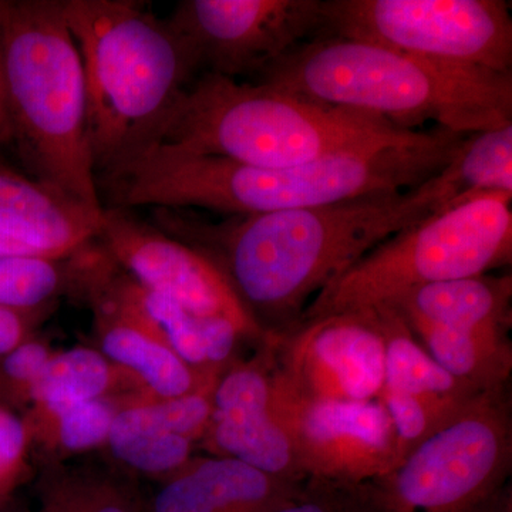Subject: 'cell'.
<instances>
[{"instance_id":"5b68a950","label":"cell","mask_w":512,"mask_h":512,"mask_svg":"<svg viewBox=\"0 0 512 512\" xmlns=\"http://www.w3.org/2000/svg\"><path fill=\"white\" fill-rule=\"evenodd\" d=\"M0 53L10 146L37 183L101 210L82 57L62 0H0Z\"/></svg>"},{"instance_id":"cb8c5ba5","label":"cell","mask_w":512,"mask_h":512,"mask_svg":"<svg viewBox=\"0 0 512 512\" xmlns=\"http://www.w3.org/2000/svg\"><path fill=\"white\" fill-rule=\"evenodd\" d=\"M480 396V394H477ZM474 397L416 396L382 390L379 402L392 420L400 461L454 419Z\"/></svg>"},{"instance_id":"83f0119b","label":"cell","mask_w":512,"mask_h":512,"mask_svg":"<svg viewBox=\"0 0 512 512\" xmlns=\"http://www.w3.org/2000/svg\"><path fill=\"white\" fill-rule=\"evenodd\" d=\"M28 426L12 410L0 406V498L18 484L25 468Z\"/></svg>"},{"instance_id":"ac0fdd59","label":"cell","mask_w":512,"mask_h":512,"mask_svg":"<svg viewBox=\"0 0 512 512\" xmlns=\"http://www.w3.org/2000/svg\"><path fill=\"white\" fill-rule=\"evenodd\" d=\"M511 302V274H487L420 286L397 296L389 306L406 322L471 332H510Z\"/></svg>"},{"instance_id":"9c48e42d","label":"cell","mask_w":512,"mask_h":512,"mask_svg":"<svg viewBox=\"0 0 512 512\" xmlns=\"http://www.w3.org/2000/svg\"><path fill=\"white\" fill-rule=\"evenodd\" d=\"M323 35L511 73L512 18L503 0H326Z\"/></svg>"},{"instance_id":"52a82bcc","label":"cell","mask_w":512,"mask_h":512,"mask_svg":"<svg viewBox=\"0 0 512 512\" xmlns=\"http://www.w3.org/2000/svg\"><path fill=\"white\" fill-rule=\"evenodd\" d=\"M511 204L512 195L500 192L451 201L333 279L306 306L299 323L389 305L420 286L510 266Z\"/></svg>"},{"instance_id":"2e32d148","label":"cell","mask_w":512,"mask_h":512,"mask_svg":"<svg viewBox=\"0 0 512 512\" xmlns=\"http://www.w3.org/2000/svg\"><path fill=\"white\" fill-rule=\"evenodd\" d=\"M90 295L100 318L104 356L133 370L163 400L175 399L215 384L222 373L202 375L192 369L143 319L121 305L101 285Z\"/></svg>"},{"instance_id":"f1b7e54d","label":"cell","mask_w":512,"mask_h":512,"mask_svg":"<svg viewBox=\"0 0 512 512\" xmlns=\"http://www.w3.org/2000/svg\"><path fill=\"white\" fill-rule=\"evenodd\" d=\"M53 512H131L126 504L107 494L72 495L59 501Z\"/></svg>"},{"instance_id":"1f68e13d","label":"cell","mask_w":512,"mask_h":512,"mask_svg":"<svg viewBox=\"0 0 512 512\" xmlns=\"http://www.w3.org/2000/svg\"><path fill=\"white\" fill-rule=\"evenodd\" d=\"M483 512H512V488L511 484L505 485Z\"/></svg>"},{"instance_id":"44dd1931","label":"cell","mask_w":512,"mask_h":512,"mask_svg":"<svg viewBox=\"0 0 512 512\" xmlns=\"http://www.w3.org/2000/svg\"><path fill=\"white\" fill-rule=\"evenodd\" d=\"M69 256L0 258V306L33 313L69 284L84 291L90 264V242L73 255L72 264L67 266L64 261Z\"/></svg>"},{"instance_id":"9a60e30c","label":"cell","mask_w":512,"mask_h":512,"mask_svg":"<svg viewBox=\"0 0 512 512\" xmlns=\"http://www.w3.org/2000/svg\"><path fill=\"white\" fill-rule=\"evenodd\" d=\"M303 483L269 476L235 458H205L165 485L154 512H272L292 500Z\"/></svg>"},{"instance_id":"4dcf8cb0","label":"cell","mask_w":512,"mask_h":512,"mask_svg":"<svg viewBox=\"0 0 512 512\" xmlns=\"http://www.w3.org/2000/svg\"><path fill=\"white\" fill-rule=\"evenodd\" d=\"M10 143H12V140H10L8 107H6L5 77H3L2 53H0V150L9 147Z\"/></svg>"},{"instance_id":"277c9868","label":"cell","mask_w":512,"mask_h":512,"mask_svg":"<svg viewBox=\"0 0 512 512\" xmlns=\"http://www.w3.org/2000/svg\"><path fill=\"white\" fill-rule=\"evenodd\" d=\"M82 57L87 138L97 181L148 148L181 94L200 74L167 19L131 0H62Z\"/></svg>"},{"instance_id":"f546056e","label":"cell","mask_w":512,"mask_h":512,"mask_svg":"<svg viewBox=\"0 0 512 512\" xmlns=\"http://www.w3.org/2000/svg\"><path fill=\"white\" fill-rule=\"evenodd\" d=\"M30 313L0 306V356L25 342Z\"/></svg>"},{"instance_id":"d6986e66","label":"cell","mask_w":512,"mask_h":512,"mask_svg":"<svg viewBox=\"0 0 512 512\" xmlns=\"http://www.w3.org/2000/svg\"><path fill=\"white\" fill-rule=\"evenodd\" d=\"M373 309L384 339V390L441 397H474L487 393L478 392L439 365L393 306Z\"/></svg>"},{"instance_id":"d4e9b609","label":"cell","mask_w":512,"mask_h":512,"mask_svg":"<svg viewBox=\"0 0 512 512\" xmlns=\"http://www.w3.org/2000/svg\"><path fill=\"white\" fill-rule=\"evenodd\" d=\"M114 416L109 403L94 399L67 407L53 417L62 446L70 451H83L109 439Z\"/></svg>"},{"instance_id":"6da1fadb","label":"cell","mask_w":512,"mask_h":512,"mask_svg":"<svg viewBox=\"0 0 512 512\" xmlns=\"http://www.w3.org/2000/svg\"><path fill=\"white\" fill-rule=\"evenodd\" d=\"M451 201L439 173L406 191L222 221L151 208L150 222L210 259L272 338L295 328L312 299L373 248Z\"/></svg>"},{"instance_id":"5bb4252c","label":"cell","mask_w":512,"mask_h":512,"mask_svg":"<svg viewBox=\"0 0 512 512\" xmlns=\"http://www.w3.org/2000/svg\"><path fill=\"white\" fill-rule=\"evenodd\" d=\"M101 212L0 164V237L33 254L64 258L86 247L96 238Z\"/></svg>"},{"instance_id":"30bf717a","label":"cell","mask_w":512,"mask_h":512,"mask_svg":"<svg viewBox=\"0 0 512 512\" xmlns=\"http://www.w3.org/2000/svg\"><path fill=\"white\" fill-rule=\"evenodd\" d=\"M167 20L200 74L232 80L258 79L302 40L323 35L322 0H183Z\"/></svg>"},{"instance_id":"ba28073f","label":"cell","mask_w":512,"mask_h":512,"mask_svg":"<svg viewBox=\"0 0 512 512\" xmlns=\"http://www.w3.org/2000/svg\"><path fill=\"white\" fill-rule=\"evenodd\" d=\"M507 389L481 393L386 476L359 485L375 512H483L510 484Z\"/></svg>"},{"instance_id":"7a4b0ae2","label":"cell","mask_w":512,"mask_h":512,"mask_svg":"<svg viewBox=\"0 0 512 512\" xmlns=\"http://www.w3.org/2000/svg\"><path fill=\"white\" fill-rule=\"evenodd\" d=\"M467 137L437 127L397 143L285 168L252 167L154 146L99 181L97 190L104 208H204L228 217L269 214L410 190L441 173Z\"/></svg>"},{"instance_id":"484cf974","label":"cell","mask_w":512,"mask_h":512,"mask_svg":"<svg viewBox=\"0 0 512 512\" xmlns=\"http://www.w3.org/2000/svg\"><path fill=\"white\" fill-rule=\"evenodd\" d=\"M272 512H375L359 487L306 480L299 493Z\"/></svg>"},{"instance_id":"7402d4cb","label":"cell","mask_w":512,"mask_h":512,"mask_svg":"<svg viewBox=\"0 0 512 512\" xmlns=\"http://www.w3.org/2000/svg\"><path fill=\"white\" fill-rule=\"evenodd\" d=\"M440 174L453 201L485 192L512 195V123L468 136Z\"/></svg>"},{"instance_id":"4316f807","label":"cell","mask_w":512,"mask_h":512,"mask_svg":"<svg viewBox=\"0 0 512 512\" xmlns=\"http://www.w3.org/2000/svg\"><path fill=\"white\" fill-rule=\"evenodd\" d=\"M50 357L49 349L35 340H25L0 356V390L12 397L26 396L30 384L45 369Z\"/></svg>"},{"instance_id":"e0dca14e","label":"cell","mask_w":512,"mask_h":512,"mask_svg":"<svg viewBox=\"0 0 512 512\" xmlns=\"http://www.w3.org/2000/svg\"><path fill=\"white\" fill-rule=\"evenodd\" d=\"M204 437L220 457L291 483L305 481L291 437L272 409V390L212 407Z\"/></svg>"},{"instance_id":"8992f818","label":"cell","mask_w":512,"mask_h":512,"mask_svg":"<svg viewBox=\"0 0 512 512\" xmlns=\"http://www.w3.org/2000/svg\"><path fill=\"white\" fill-rule=\"evenodd\" d=\"M416 131L268 84L201 73L168 114L156 146L252 167L285 168L343 151L397 143Z\"/></svg>"},{"instance_id":"ffe728a7","label":"cell","mask_w":512,"mask_h":512,"mask_svg":"<svg viewBox=\"0 0 512 512\" xmlns=\"http://www.w3.org/2000/svg\"><path fill=\"white\" fill-rule=\"evenodd\" d=\"M107 441L119 460L150 474L183 470L192 451V441L168 429L156 404L116 413Z\"/></svg>"},{"instance_id":"8fae6325","label":"cell","mask_w":512,"mask_h":512,"mask_svg":"<svg viewBox=\"0 0 512 512\" xmlns=\"http://www.w3.org/2000/svg\"><path fill=\"white\" fill-rule=\"evenodd\" d=\"M272 409L291 437L305 481L359 487L400 463L392 420L379 399H306L272 372Z\"/></svg>"},{"instance_id":"7c38bea8","label":"cell","mask_w":512,"mask_h":512,"mask_svg":"<svg viewBox=\"0 0 512 512\" xmlns=\"http://www.w3.org/2000/svg\"><path fill=\"white\" fill-rule=\"evenodd\" d=\"M94 241L148 291L170 298L195 315L232 320L248 342L261 349L271 342V335L245 308L220 269L153 222L124 208H103Z\"/></svg>"},{"instance_id":"d6a6232c","label":"cell","mask_w":512,"mask_h":512,"mask_svg":"<svg viewBox=\"0 0 512 512\" xmlns=\"http://www.w3.org/2000/svg\"><path fill=\"white\" fill-rule=\"evenodd\" d=\"M35 255L29 249L10 241L8 238L0 237V258H8V256Z\"/></svg>"},{"instance_id":"603a6c76","label":"cell","mask_w":512,"mask_h":512,"mask_svg":"<svg viewBox=\"0 0 512 512\" xmlns=\"http://www.w3.org/2000/svg\"><path fill=\"white\" fill-rule=\"evenodd\" d=\"M111 369L96 350L79 348L50 357L45 369L28 389L30 400L52 416L89 400L100 399L109 389Z\"/></svg>"},{"instance_id":"3957f363","label":"cell","mask_w":512,"mask_h":512,"mask_svg":"<svg viewBox=\"0 0 512 512\" xmlns=\"http://www.w3.org/2000/svg\"><path fill=\"white\" fill-rule=\"evenodd\" d=\"M404 130L427 121L453 133L512 123V74L421 59L387 47L320 36L259 74L258 82Z\"/></svg>"},{"instance_id":"4fadbf2b","label":"cell","mask_w":512,"mask_h":512,"mask_svg":"<svg viewBox=\"0 0 512 512\" xmlns=\"http://www.w3.org/2000/svg\"><path fill=\"white\" fill-rule=\"evenodd\" d=\"M272 372L312 400H376L384 386V339L375 309L299 323L268 345Z\"/></svg>"}]
</instances>
